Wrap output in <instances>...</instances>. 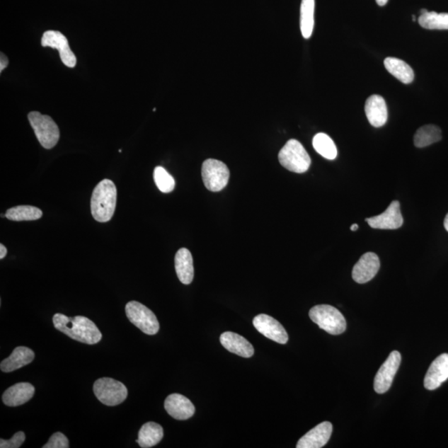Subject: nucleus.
<instances>
[{
  "instance_id": "obj_1",
  "label": "nucleus",
  "mask_w": 448,
  "mask_h": 448,
  "mask_svg": "<svg viewBox=\"0 0 448 448\" xmlns=\"http://www.w3.org/2000/svg\"><path fill=\"white\" fill-rule=\"evenodd\" d=\"M52 322L57 330L81 343L95 345L103 338L95 323L84 316L69 317L57 313L52 318Z\"/></svg>"
},
{
  "instance_id": "obj_2",
  "label": "nucleus",
  "mask_w": 448,
  "mask_h": 448,
  "mask_svg": "<svg viewBox=\"0 0 448 448\" xmlns=\"http://www.w3.org/2000/svg\"><path fill=\"white\" fill-rule=\"evenodd\" d=\"M117 190L113 181L105 179L95 187L91 195V211L96 221L107 223L115 213L117 207Z\"/></svg>"
},
{
  "instance_id": "obj_3",
  "label": "nucleus",
  "mask_w": 448,
  "mask_h": 448,
  "mask_svg": "<svg viewBox=\"0 0 448 448\" xmlns=\"http://www.w3.org/2000/svg\"><path fill=\"white\" fill-rule=\"evenodd\" d=\"M278 160L282 166L289 171L302 173L309 170L311 160L302 144L292 139L278 154Z\"/></svg>"
},
{
  "instance_id": "obj_4",
  "label": "nucleus",
  "mask_w": 448,
  "mask_h": 448,
  "mask_svg": "<svg viewBox=\"0 0 448 448\" xmlns=\"http://www.w3.org/2000/svg\"><path fill=\"white\" fill-rule=\"evenodd\" d=\"M309 316L311 321L327 333L337 335L346 330V321L343 315L334 306L318 305L312 307Z\"/></svg>"
},
{
  "instance_id": "obj_5",
  "label": "nucleus",
  "mask_w": 448,
  "mask_h": 448,
  "mask_svg": "<svg viewBox=\"0 0 448 448\" xmlns=\"http://www.w3.org/2000/svg\"><path fill=\"white\" fill-rule=\"evenodd\" d=\"M28 118L41 146L47 149L54 148L60 138L59 128L54 120L38 112L30 113Z\"/></svg>"
},
{
  "instance_id": "obj_6",
  "label": "nucleus",
  "mask_w": 448,
  "mask_h": 448,
  "mask_svg": "<svg viewBox=\"0 0 448 448\" xmlns=\"http://www.w3.org/2000/svg\"><path fill=\"white\" fill-rule=\"evenodd\" d=\"M96 398L107 406H117L126 401L128 390L122 383L110 378L96 380L93 386Z\"/></svg>"
},
{
  "instance_id": "obj_7",
  "label": "nucleus",
  "mask_w": 448,
  "mask_h": 448,
  "mask_svg": "<svg viewBox=\"0 0 448 448\" xmlns=\"http://www.w3.org/2000/svg\"><path fill=\"white\" fill-rule=\"evenodd\" d=\"M126 314L129 321L144 334L156 335L160 330V324L156 315L142 303L136 301L128 302Z\"/></svg>"
},
{
  "instance_id": "obj_8",
  "label": "nucleus",
  "mask_w": 448,
  "mask_h": 448,
  "mask_svg": "<svg viewBox=\"0 0 448 448\" xmlns=\"http://www.w3.org/2000/svg\"><path fill=\"white\" fill-rule=\"evenodd\" d=\"M230 172L224 162L209 159L202 166V179L207 189L212 192H219L227 186Z\"/></svg>"
},
{
  "instance_id": "obj_9",
  "label": "nucleus",
  "mask_w": 448,
  "mask_h": 448,
  "mask_svg": "<svg viewBox=\"0 0 448 448\" xmlns=\"http://www.w3.org/2000/svg\"><path fill=\"white\" fill-rule=\"evenodd\" d=\"M401 364V355L397 350L390 353L374 378L375 392L384 394L391 387L393 380Z\"/></svg>"
},
{
  "instance_id": "obj_10",
  "label": "nucleus",
  "mask_w": 448,
  "mask_h": 448,
  "mask_svg": "<svg viewBox=\"0 0 448 448\" xmlns=\"http://www.w3.org/2000/svg\"><path fill=\"white\" fill-rule=\"evenodd\" d=\"M42 46L55 48L59 50L60 59L67 67H74L76 64V57L71 50L67 38L59 31L48 30L43 33Z\"/></svg>"
},
{
  "instance_id": "obj_11",
  "label": "nucleus",
  "mask_w": 448,
  "mask_h": 448,
  "mask_svg": "<svg viewBox=\"0 0 448 448\" xmlns=\"http://www.w3.org/2000/svg\"><path fill=\"white\" fill-rule=\"evenodd\" d=\"M253 326L260 333L267 338L285 345L288 341V335L280 322L266 314H260L254 318Z\"/></svg>"
},
{
  "instance_id": "obj_12",
  "label": "nucleus",
  "mask_w": 448,
  "mask_h": 448,
  "mask_svg": "<svg viewBox=\"0 0 448 448\" xmlns=\"http://www.w3.org/2000/svg\"><path fill=\"white\" fill-rule=\"evenodd\" d=\"M371 228L377 229H398L402 227L403 218L401 204L394 200L382 214L365 219Z\"/></svg>"
},
{
  "instance_id": "obj_13",
  "label": "nucleus",
  "mask_w": 448,
  "mask_h": 448,
  "mask_svg": "<svg viewBox=\"0 0 448 448\" xmlns=\"http://www.w3.org/2000/svg\"><path fill=\"white\" fill-rule=\"evenodd\" d=\"M379 268V258L377 254L374 253L364 254L353 268L352 277L354 281L364 284L372 280L377 276Z\"/></svg>"
},
{
  "instance_id": "obj_14",
  "label": "nucleus",
  "mask_w": 448,
  "mask_h": 448,
  "mask_svg": "<svg viewBox=\"0 0 448 448\" xmlns=\"http://www.w3.org/2000/svg\"><path fill=\"white\" fill-rule=\"evenodd\" d=\"M166 410L177 420H187L194 415L195 408L194 404L184 395L173 394L168 395L165 401Z\"/></svg>"
},
{
  "instance_id": "obj_15",
  "label": "nucleus",
  "mask_w": 448,
  "mask_h": 448,
  "mask_svg": "<svg viewBox=\"0 0 448 448\" xmlns=\"http://www.w3.org/2000/svg\"><path fill=\"white\" fill-rule=\"evenodd\" d=\"M448 379V354H442L431 364L425 378V387L435 390Z\"/></svg>"
},
{
  "instance_id": "obj_16",
  "label": "nucleus",
  "mask_w": 448,
  "mask_h": 448,
  "mask_svg": "<svg viewBox=\"0 0 448 448\" xmlns=\"http://www.w3.org/2000/svg\"><path fill=\"white\" fill-rule=\"evenodd\" d=\"M333 427L329 422L318 425L298 441L297 448H321L329 442Z\"/></svg>"
},
{
  "instance_id": "obj_17",
  "label": "nucleus",
  "mask_w": 448,
  "mask_h": 448,
  "mask_svg": "<svg viewBox=\"0 0 448 448\" xmlns=\"http://www.w3.org/2000/svg\"><path fill=\"white\" fill-rule=\"evenodd\" d=\"M365 114L371 126L381 127L388 120V109L386 103L381 96L373 95L366 100Z\"/></svg>"
},
{
  "instance_id": "obj_18",
  "label": "nucleus",
  "mask_w": 448,
  "mask_h": 448,
  "mask_svg": "<svg viewBox=\"0 0 448 448\" xmlns=\"http://www.w3.org/2000/svg\"><path fill=\"white\" fill-rule=\"evenodd\" d=\"M35 389L30 383H18L4 393L2 401L6 406L17 407L30 401L35 395Z\"/></svg>"
},
{
  "instance_id": "obj_19",
  "label": "nucleus",
  "mask_w": 448,
  "mask_h": 448,
  "mask_svg": "<svg viewBox=\"0 0 448 448\" xmlns=\"http://www.w3.org/2000/svg\"><path fill=\"white\" fill-rule=\"evenodd\" d=\"M220 342L229 352L238 355L241 357L250 358L254 354L253 345L244 337L234 332H224L220 336Z\"/></svg>"
},
{
  "instance_id": "obj_20",
  "label": "nucleus",
  "mask_w": 448,
  "mask_h": 448,
  "mask_svg": "<svg viewBox=\"0 0 448 448\" xmlns=\"http://www.w3.org/2000/svg\"><path fill=\"white\" fill-rule=\"evenodd\" d=\"M35 357V352L31 349L25 346H18L9 357L2 361L0 369L4 373H11L30 364Z\"/></svg>"
},
{
  "instance_id": "obj_21",
  "label": "nucleus",
  "mask_w": 448,
  "mask_h": 448,
  "mask_svg": "<svg viewBox=\"0 0 448 448\" xmlns=\"http://www.w3.org/2000/svg\"><path fill=\"white\" fill-rule=\"evenodd\" d=\"M176 271L180 281L189 285L195 276L194 262L191 253L187 248H180L175 258Z\"/></svg>"
},
{
  "instance_id": "obj_22",
  "label": "nucleus",
  "mask_w": 448,
  "mask_h": 448,
  "mask_svg": "<svg viewBox=\"0 0 448 448\" xmlns=\"http://www.w3.org/2000/svg\"><path fill=\"white\" fill-rule=\"evenodd\" d=\"M163 437V427L156 423H144L138 433L137 442L143 448L152 447L158 444Z\"/></svg>"
},
{
  "instance_id": "obj_23",
  "label": "nucleus",
  "mask_w": 448,
  "mask_h": 448,
  "mask_svg": "<svg viewBox=\"0 0 448 448\" xmlns=\"http://www.w3.org/2000/svg\"><path fill=\"white\" fill-rule=\"evenodd\" d=\"M384 66L390 74L404 84H411L414 79L412 67L401 59L396 57H387L384 60Z\"/></svg>"
},
{
  "instance_id": "obj_24",
  "label": "nucleus",
  "mask_w": 448,
  "mask_h": 448,
  "mask_svg": "<svg viewBox=\"0 0 448 448\" xmlns=\"http://www.w3.org/2000/svg\"><path fill=\"white\" fill-rule=\"evenodd\" d=\"M418 23L426 30H447L448 13L428 12L427 9H422L421 16L418 18Z\"/></svg>"
},
{
  "instance_id": "obj_25",
  "label": "nucleus",
  "mask_w": 448,
  "mask_h": 448,
  "mask_svg": "<svg viewBox=\"0 0 448 448\" xmlns=\"http://www.w3.org/2000/svg\"><path fill=\"white\" fill-rule=\"evenodd\" d=\"M315 0H301L300 27L303 37L310 38L314 30Z\"/></svg>"
},
{
  "instance_id": "obj_26",
  "label": "nucleus",
  "mask_w": 448,
  "mask_h": 448,
  "mask_svg": "<svg viewBox=\"0 0 448 448\" xmlns=\"http://www.w3.org/2000/svg\"><path fill=\"white\" fill-rule=\"evenodd\" d=\"M441 129L435 125H426L419 128L414 136V144L418 148H423L442 139Z\"/></svg>"
},
{
  "instance_id": "obj_27",
  "label": "nucleus",
  "mask_w": 448,
  "mask_h": 448,
  "mask_svg": "<svg viewBox=\"0 0 448 448\" xmlns=\"http://www.w3.org/2000/svg\"><path fill=\"white\" fill-rule=\"evenodd\" d=\"M42 212L37 207L19 205L7 210L6 217L12 221H33L42 218Z\"/></svg>"
},
{
  "instance_id": "obj_28",
  "label": "nucleus",
  "mask_w": 448,
  "mask_h": 448,
  "mask_svg": "<svg viewBox=\"0 0 448 448\" xmlns=\"http://www.w3.org/2000/svg\"><path fill=\"white\" fill-rule=\"evenodd\" d=\"M312 144L316 151L327 160H335L338 154L333 139L325 133L316 134L313 138Z\"/></svg>"
},
{
  "instance_id": "obj_29",
  "label": "nucleus",
  "mask_w": 448,
  "mask_h": 448,
  "mask_svg": "<svg viewBox=\"0 0 448 448\" xmlns=\"http://www.w3.org/2000/svg\"><path fill=\"white\" fill-rule=\"evenodd\" d=\"M154 180H155L158 189L162 193H165V194H168V193H171L175 189V179L166 171V168L161 166H158L155 168Z\"/></svg>"
},
{
  "instance_id": "obj_30",
  "label": "nucleus",
  "mask_w": 448,
  "mask_h": 448,
  "mask_svg": "<svg viewBox=\"0 0 448 448\" xmlns=\"http://www.w3.org/2000/svg\"><path fill=\"white\" fill-rule=\"evenodd\" d=\"M43 448H69V442L67 437L62 432H55L50 438Z\"/></svg>"
},
{
  "instance_id": "obj_31",
  "label": "nucleus",
  "mask_w": 448,
  "mask_h": 448,
  "mask_svg": "<svg viewBox=\"0 0 448 448\" xmlns=\"http://www.w3.org/2000/svg\"><path fill=\"white\" fill-rule=\"evenodd\" d=\"M25 441V435L23 432H18L9 440H0V447L1 448H18Z\"/></svg>"
},
{
  "instance_id": "obj_32",
  "label": "nucleus",
  "mask_w": 448,
  "mask_h": 448,
  "mask_svg": "<svg viewBox=\"0 0 448 448\" xmlns=\"http://www.w3.org/2000/svg\"><path fill=\"white\" fill-rule=\"evenodd\" d=\"M8 65V57L1 52V57H0V72H2L4 69H6Z\"/></svg>"
},
{
  "instance_id": "obj_33",
  "label": "nucleus",
  "mask_w": 448,
  "mask_h": 448,
  "mask_svg": "<svg viewBox=\"0 0 448 448\" xmlns=\"http://www.w3.org/2000/svg\"><path fill=\"white\" fill-rule=\"evenodd\" d=\"M7 254V248L4 247V244H0V259L6 258Z\"/></svg>"
},
{
  "instance_id": "obj_34",
  "label": "nucleus",
  "mask_w": 448,
  "mask_h": 448,
  "mask_svg": "<svg viewBox=\"0 0 448 448\" xmlns=\"http://www.w3.org/2000/svg\"><path fill=\"white\" fill-rule=\"evenodd\" d=\"M389 0H377V3L379 6H384L388 3Z\"/></svg>"
},
{
  "instance_id": "obj_35",
  "label": "nucleus",
  "mask_w": 448,
  "mask_h": 448,
  "mask_svg": "<svg viewBox=\"0 0 448 448\" xmlns=\"http://www.w3.org/2000/svg\"><path fill=\"white\" fill-rule=\"evenodd\" d=\"M358 229H359V225L356 224H354L350 227L351 231H353V232H355V231L357 230Z\"/></svg>"
},
{
  "instance_id": "obj_36",
  "label": "nucleus",
  "mask_w": 448,
  "mask_h": 448,
  "mask_svg": "<svg viewBox=\"0 0 448 448\" xmlns=\"http://www.w3.org/2000/svg\"><path fill=\"white\" fill-rule=\"evenodd\" d=\"M444 228L448 232V214H447L446 218L444 219Z\"/></svg>"
},
{
  "instance_id": "obj_37",
  "label": "nucleus",
  "mask_w": 448,
  "mask_h": 448,
  "mask_svg": "<svg viewBox=\"0 0 448 448\" xmlns=\"http://www.w3.org/2000/svg\"><path fill=\"white\" fill-rule=\"evenodd\" d=\"M413 21H416V18H415V16H413Z\"/></svg>"
}]
</instances>
